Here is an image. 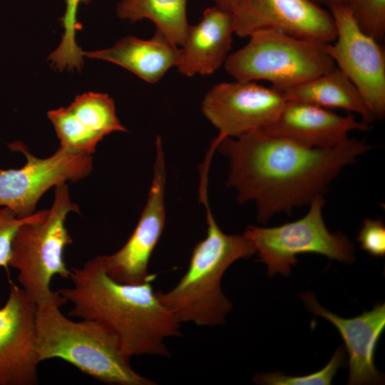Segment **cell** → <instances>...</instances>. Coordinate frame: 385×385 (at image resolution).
<instances>
[{"label": "cell", "mask_w": 385, "mask_h": 385, "mask_svg": "<svg viewBox=\"0 0 385 385\" xmlns=\"http://www.w3.org/2000/svg\"><path fill=\"white\" fill-rule=\"evenodd\" d=\"M235 34L273 30L323 44L336 36L333 16L314 0H240L230 11Z\"/></svg>", "instance_id": "obj_11"}, {"label": "cell", "mask_w": 385, "mask_h": 385, "mask_svg": "<svg viewBox=\"0 0 385 385\" xmlns=\"http://www.w3.org/2000/svg\"><path fill=\"white\" fill-rule=\"evenodd\" d=\"M47 115L55 128L61 147L91 155L103 139L83 123L68 107L50 111Z\"/></svg>", "instance_id": "obj_22"}, {"label": "cell", "mask_w": 385, "mask_h": 385, "mask_svg": "<svg viewBox=\"0 0 385 385\" xmlns=\"http://www.w3.org/2000/svg\"><path fill=\"white\" fill-rule=\"evenodd\" d=\"M345 359V349L339 347L323 369L304 376H287L279 372L261 373L253 381L263 385H330Z\"/></svg>", "instance_id": "obj_23"}, {"label": "cell", "mask_w": 385, "mask_h": 385, "mask_svg": "<svg viewBox=\"0 0 385 385\" xmlns=\"http://www.w3.org/2000/svg\"><path fill=\"white\" fill-rule=\"evenodd\" d=\"M322 6H326L328 9L339 4H346L348 0H314Z\"/></svg>", "instance_id": "obj_28"}, {"label": "cell", "mask_w": 385, "mask_h": 385, "mask_svg": "<svg viewBox=\"0 0 385 385\" xmlns=\"http://www.w3.org/2000/svg\"><path fill=\"white\" fill-rule=\"evenodd\" d=\"M71 212H79V208L71 202L68 185L63 183L55 187L51 207L34 212L14 236L9 266L18 271L20 286L37 305L67 303L58 291L51 290V281L56 275L69 279L63 251L73 242L65 225Z\"/></svg>", "instance_id": "obj_5"}, {"label": "cell", "mask_w": 385, "mask_h": 385, "mask_svg": "<svg viewBox=\"0 0 385 385\" xmlns=\"http://www.w3.org/2000/svg\"><path fill=\"white\" fill-rule=\"evenodd\" d=\"M307 308L329 321L339 331L349 353L348 384H370L381 381L374 364V353L385 327V304L376 305L353 318L345 319L319 305L312 292L302 295Z\"/></svg>", "instance_id": "obj_15"}, {"label": "cell", "mask_w": 385, "mask_h": 385, "mask_svg": "<svg viewBox=\"0 0 385 385\" xmlns=\"http://www.w3.org/2000/svg\"><path fill=\"white\" fill-rule=\"evenodd\" d=\"M22 153L26 163L19 169L0 170V207L14 211L20 218L35 212L36 204L51 188L76 182L92 170L91 154L60 147L46 158L34 156L21 142L9 145Z\"/></svg>", "instance_id": "obj_8"}, {"label": "cell", "mask_w": 385, "mask_h": 385, "mask_svg": "<svg viewBox=\"0 0 385 385\" xmlns=\"http://www.w3.org/2000/svg\"><path fill=\"white\" fill-rule=\"evenodd\" d=\"M8 299L0 307V385L38 382L36 318L37 304L9 281Z\"/></svg>", "instance_id": "obj_13"}, {"label": "cell", "mask_w": 385, "mask_h": 385, "mask_svg": "<svg viewBox=\"0 0 385 385\" xmlns=\"http://www.w3.org/2000/svg\"><path fill=\"white\" fill-rule=\"evenodd\" d=\"M324 204V196H319L299 220L270 227H247L243 235L252 244L258 261L267 265L269 276L289 275L291 267L298 262L297 256L304 253L346 263L354 261V248L349 239L342 233L328 230L322 215Z\"/></svg>", "instance_id": "obj_7"}, {"label": "cell", "mask_w": 385, "mask_h": 385, "mask_svg": "<svg viewBox=\"0 0 385 385\" xmlns=\"http://www.w3.org/2000/svg\"><path fill=\"white\" fill-rule=\"evenodd\" d=\"M32 215L20 218L9 208L0 207V267L6 268L9 266L12 242L16 232Z\"/></svg>", "instance_id": "obj_25"}, {"label": "cell", "mask_w": 385, "mask_h": 385, "mask_svg": "<svg viewBox=\"0 0 385 385\" xmlns=\"http://www.w3.org/2000/svg\"><path fill=\"white\" fill-rule=\"evenodd\" d=\"M178 53V46L158 31L149 39L125 36L110 48L83 51L86 57L120 66L149 83H157L175 66Z\"/></svg>", "instance_id": "obj_17"}, {"label": "cell", "mask_w": 385, "mask_h": 385, "mask_svg": "<svg viewBox=\"0 0 385 385\" xmlns=\"http://www.w3.org/2000/svg\"><path fill=\"white\" fill-rule=\"evenodd\" d=\"M68 108L102 138L113 132L127 131L117 117L113 100L106 93H84L77 96Z\"/></svg>", "instance_id": "obj_20"}, {"label": "cell", "mask_w": 385, "mask_h": 385, "mask_svg": "<svg viewBox=\"0 0 385 385\" xmlns=\"http://www.w3.org/2000/svg\"><path fill=\"white\" fill-rule=\"evenodd\" d=\"M188 0H121L117 5L119 18L130 21H151L156 31L177 46L183 43L189 26Z\"/></svg>", "instance_id": "obj_19"}, {"label": "cell", "mask_w": 385, "mask_h": 385, "mask_svg": "<svg viewBox=\"0 0 385 385\" xmlns=\"http://www.w3.org/2000/svg\"><path fill=\"white\" fill-rule=\"evenodd\" d=\"M361 248L374 257L385 255V227L381 220L366 218L357 238Z\"/></svg>", "instance_id": "obj_26"}, {"label": "cell", "mask_w": 385, "mask_h": 385, "mask_svg": "<svg viewBox=\"0 0 385 385\" xmlns=\"http://www.w3.org/2000/svg\"><path fill=\"white\" fill-rule=\"evenodd\" d=\"M234 34L230 11L207 8L200 21L188 26L175 65L179 73L192 77L216 71L229 56Z\"/></svg>", "instance_id": "obj_16"}, {"label": "cell", "mask_w": 385, "mask_h": 385, "mask_svg": "<svg viewBox=\"0 0 385 385\" xmlns=\"http://www.w3.org/2000/svg\"><path fill=\"white\" fill-rule=\"evenodd\" d=\"M286 102L282 91L255 81L235 80L215 85L202 101L204 115L218 130L207 156L212 158L217 144L226 138L239 137L270 125Z\"/></svg>", "instance_id": "obj_9"}, {"label": "cell", "mask_w": 385, "mask_h": 385, "mask_svg": "<svg viewBox=\"0 0 385 385\" xmlns=\"http://www.w3.org/2000/svg\"><path fill=\"white\" fill-rule=\"evenodd\" d=\"M282 92L287 101L356 113L368 125L375 120L358 89L337 67Z\"/></svg>", "instance_id": "obj_18"}, {"label": "cell", "mask_w": 385, "mask_h": 385, "mask_svg": "<svg viewBox=\"0 0 385 385\" xmlns=\"http://www.w3.org/2000/svg\"><path fill=\"white\" fill-rule=\"evenodd\" d=\"M92 0H66V11L61 19L64 32L58 47L48 56L53 68L62 71L81 70L83 64V51L78 46L76 34L80 29L77 13L81 3Z\"/></svg>", "instance_id": "obj_21"}, {"label": "cell", "mask_w": 385, "mask_h": 385, "mask_svg": "<svg viewBox=\"0 0 385 385\" xmlns=\"http://www.w3.org/2000/svg\"><path fill=\"white\" fill-rule=\"evenodd\" d=\"M61 306L51 302L37 305L36 343L41 362L60 359L108 384H155L132 368L130 357L110 329L95 320H72L61 312Z\"/></svg>", "instance_id": "obj_4"}, {"label": "cell", "mask_w": 385, "mask_h": 385, "mask_svg": "<svg viewBox=\"0 0 385 385\" xmlns=\"http://www.w3.org/2000/svg\"><path fill=\"white\" fill-rule=\"evenodd\" d=\"M346 4L359 29L381 41L385 36V0H348Z\"/></svg>", "instance_id": "obj_24"}, {"label": "cell", "mask_w": 385, "mask_h": 385, "mask_svg": "<svg viewBox=\"0 0 385 385\" xmlns=\"http://www.w3.org/2000/svg\"><path fill=\"white\" fill-rule=\"evenodd\" d=\"M202 201L207 212V235L194 247L188 268L170 290L159 291L165 306L181 322L198 326L225 323L232 304L221 288L222 276L240 259L255 254L244 235H228L218 226L210 210L207 197Z\"/></svg>", "instance_id": "obj_3"}, {"label": "cell", "mask_w": 385, "mask_h": 385, "mask_svg": "<svg viewBox=\"0 0 385 385\" xmlns=\"http://www.w3.org/2000/svg\"><path fill=\"white\" fill-rule=\"evenodd\" d=\"M369 148L353 138L332 148H310L264 129L226 138L216 147L229 160L227 185L236 190L240 203H255L262 224L324 196L342 170Z\"/></svg>", "instance_id": "obj_1"}, {"label": "cell", "mask_w": 385, "mask_h": 385, "mask_svg": "<svg viewBox=\"0 0 385 385\" xmlns=\"http://www.w3.org/2000/svg\"><path fill=\"white\" fill-rule=\"evenodd\" d=\"M248 37L247 43L229 54L224 63L236 81H266L284 91L336 67L327 44L273 30H260Z\"/></svg>", "instance_id": "obj_6"}, {"label": "cell", "mask_w": 385, "mask_h": 385, "mask_svg": "<svg viewBox=\"0 0 385 385\" xmlns=\"http://www.w3.org/2000/svg\"><path fill=\"white\" fill-rule=\"evenodd\" d=\"M155 160L148 199L137 225L125 245L110 255H101L104 269L113 279L126 284L150 281L148 264L165 223L166 170L162 140H155Z\"/></svg>", "instance_id": "obj_12"}, {"label": "cell", "mask_w": 385, "mask_h": 385, "mask_svg": "<svg viewBox=\"0 0 385 385\" xmlns=\"http://www.w3.org/2000/svg\"><path fill=\"white\" fill-rule=\"evenodd\" d=\"M336 36L326 50L337 68L354 83L375 119L385 115V53L379 42L363 32L347 4L329 9Z\"/></svg>", "instance_id": "obj_10"}, {"label": "cell", "mask_w": 385, "mask_h": 385, "mask_svg": "<svg viewBox=\"0 0 385 385\" xmlns=\"http://www.w3.org/2000/svg\"><path fill=\"white\" fill-rule=\"evenodd\" d=\"M369 125L349 113L345 115L310 103L287 101L277 118L263 128L268 133L310 148L337 146L353 130Z\"/></svg>", "instance_id": "obj_14"}, {"label": "cell", "mask_w": 385, "mask_h": 385, "mask_svg": "<svg viewBox=\"0 0 385 385\" xmlns=\"http://www.w3.org/2000/svg\"><path fill=\"white\" fill-rule=\"evenodd\" d=\"M73 285L58 291L73 304L68 316L101 322L118 338L125 354L169 357L165 344L180 335V322L165 306L150 281L126 284L111 278L101 256L70 270Z\"/></svg>", "instance_id": "obj_2"}, {"label": "cell", "mask_w": 385, "mask_h": 385, "mask_svg": "<svg viewBox=\"0 0 385 385\" xmlns=\"http://www.w3.org/2000/svg\"><path fill=\"white\" fill-rule=\"evenodd\" d=\"M213 1L215 2V6L230 12L240 0H213Z\"/></svg>", "instance_id": "obj_27"}]
</instances>
